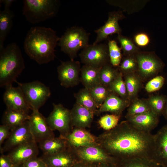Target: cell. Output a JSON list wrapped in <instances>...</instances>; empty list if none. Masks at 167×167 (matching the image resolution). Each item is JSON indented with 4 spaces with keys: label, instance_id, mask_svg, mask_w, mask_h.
Returning a JSON list of instances; mask_svg holds the SVG:
<instances>
[{
    "label": "cell",
    "instance_id": "obj_1",
    "mask_svg": "<svg viewBox=\"0 0 167 167\" xmlns=\"http://www.w3.org/2000/svg\"><path fill=\"white\" fill-rule=\"evenodd\" d=\"M97 140L99 145L117 160L144 158L154 161V135L136 129L126 120L105 131Z\"/></svg>",
    "mask_w": 167,
    "mask_h": 167
},
{
    "label": "cell",
    "instance_id": "obj_2",
    "mask_svg": "<svg viewBox=\"0 0 167 167\" xmlns=\"http://www.w3.org/2000/svg\"><path fill=\"white\" fill-rule=\"evenodd\" d=\"M60 37L51 28L41 26L32 27L25 38L24 47L29 58L41 65L54 60L55 48Z\"/></svg>",
    "mask_w": 167,
    "mask_h": 167
},
{
    "label": "cell",
    "instance_id": "obj_3",
    "mask_svg": "<svg viewBox=\"0 0 167 167\" xmlns=\"http://www.w3.org/2000/svg\"><path fill=\"white\" fill-rule=\"evenodd\" d=\"M24 68L21 50L16 43H10L0 49V87L12 85Z\"/></svg>",
    "mask_w": 167,
    "mask_h": 167
},
{
    "label": "cell",
    "instance_id": "obj_4",
    "mask_svg": "<svg viewBox=\"0 0 167 167\" xmlns=\"http://www.w3.org/2000/svg\"><path fill=\"white\" fill-rule=\"evenodd\" d=\"M23 14L26 20L35 24L55 16L59 7L57 0H24Z\"/></svg>",
    "mask_w": 167,
    "mask_h": 167
},
{
    "label": "cell",
    "instance_id": "obj_5",
    "mask_svg": "<svg viewBox=\"0 0 167 167\" xmlns=\"http://www.w3.org/2000/svg\"><path fill=\"white\" fill-rule=\"evenodd\" d=\"M90 35L82 27L73 26L67 29L60 37L58 45L70 60H74L79 51L89 45Z\"/></svg>",
    "mask_w": 167,
    "mask_h": 167
},
{
    "label": "cell",
    "instance_id": "obj_6",
    "mask_svg": "<svg viewBox=\"0 0 167 167\" xmlns=\"http://www.w3.org/2000/svg\"><path fill=\"white\" fill-rule=\"evenodd\" d=\"M31 109L39 110L50 97L51 92L49 87L38 81L21 83L17 81Z\"/></svg>",
    "mask_w": 167,
    "mask_h": 167
},
{
    "label": "cell",
    "instance_id": "obj_7",
    "mask_svg": "<svg viewBox=\"0 0 167 167\" xmlns=\"http://www.w3.org/2000/svg\"><path fill=\"white\" fill-rule=\"evenodd\" d=\"M79 55L84 65L101 68L110 63L108 45L105 43L89 45L82 50Z\"/></svg>",
    "mask_w": 167,
    "mask_h": 167
},
{
    "label": "cell",
    "instance_id": "obj_8",
    "mask_svg": "<svg viewBox=\"0 0 167 167\" xmlns=\"http://www.w3.org/2000/svg\"><path fill=\"white\" fill-rule=\"evenodd\" d=\"M46 120L48 126L53 131H58L60 135L63 136L73 128L71 110L61 104L53 103V110Z\"/></svg>",
    "mask_w": 167,
    "mask_h": 167
},
{
    "label": "cell",
    "instance_id": "obj_9",
    "mask_svg": "<svg viewBox=\"0 0 167 167\" xmlns=\"http://www.w3.org/2000/svg\"><path fill=\"white\" fill-rule=\"evenodd\" d=\"M135 56L138 65L137 72L142 79L156 75L165 66L164 62L153 52L140 51Z\"/></svg>",
    "mask_w": 167,
    "mask_h": 167
},
{
    "label": "cell",
    "instance_id": "obj_10",
    "mask_svg": "<svg viewBox=\"0 0 167 167\" xmlns=\"http://www.w3.org/2000/svg\"><path fill=\"white\" fill-rule=\"evenodd\" d=\"M79 161L93 165L116 164L117 160L111 156L99 145H91L73 149Z\"/></svg>",
    "mask_w": 167,
    "mask_h": 167
},
{
    "label": "cell",
    "instance_id": "obj_11",
    "mask_svg": "<svg viewBox=\"0 0 167 167\" xmlns=\"http://www.w3.org/2000/svg\"><path fill=\"white\" fill-rule=\"evenodd\" d=\"M28 120L29 129L34 140L37 143L54 137L53 131L48 126L46 118L39 110H33Z\"/></svg>",
    "mask_w": 167,
    "mask_h": 167
},
{
    "label": "cell",
    "instance_id": "obj_12",
    "mask_svg": "<svg viewBox=\"0 0 167 167\" xmlns=\"http://www.w3.org/2000/svg\"><path fill=\"white\" fill-rule=\"evenodd\" d=\"M81 66L79 61L70 60L62 62L57 68L61 85L66 88L77 85L80 81Z\"/></svg>",
    "mask_w": 167,
    "mask_h": 167
},
{
    "label": "cell",
    "instance_id": "obj_13",
    "mask_svg": "<svg viewBox=\"0 0 167 167\" xmlns=\"http://www.w3.org/2000/svg\"><path fill=\"white\" fill-rule=\"evenodd\" d=\"M33 140L28 120L11 130L9 136L4 142L3 145L0 148L1 153H3L5 152L10 151L20 145Z\"/></svg>",
    "mask_w": 167,
    "mask_h": 167
},
{
    "label": "cell",
    "instance_id": "obj_14",
    "mask_svg": "<svg viewBox=\"0 0 167 167\" xmlns=\"http://www.w3.org/2000/svg\"><path fill=\"white\" fill-rule=\"evenodd\" d=\"M125 18L121 11H113L108 14V18L105 24L95 30L96 34V39L93 44H96L106 39L110 35L113 34H121L122 30L118 22Z\"/></svg>",
    "mask_w": 167,
    "mask_h": 167
},
{
    "label": "cell",
    "instance_id": "obj_15",
    "mask_svg": "<svg viewBox=\"0 0 167 167\" xmlns=\"http://www.w3.org/2000/svg\"><path fill=\"white\" fill-rule=\"evenodd\" d=\"M6 88L3 99L7 109L28 113L31 108L19 87L11 85Z\"/></svg>",
    "mask_w": 167,
    "mask_h": 167
},
{
    "label": "cell",
    "instance_id": "obj_16",
    "mask_svg": "<svg viewBox=\"0 0 167 167\" xmlns=\"http://www.w3.org/2000/svg\"><path fill=\"white\" fill-rule=\"evenodd\" d=\"M63 137L66 140L69 147L72 149L99 145L97 137L84 128L73 127Z\"/></svg>",
    "mask_w": 167,
    "mask_h": 167
},
{
    "label": "cell",
    "instance_id": "obj_17",
    "mask_svg": "<svg viewBox=\"0 0 167 167\" xmlns=\"http://www.w3.org/2000/svg\"><path fill=\"white\" fill-rule=\"evenodd\" d=\"M39 148L37 143L33 140L15 148L7 155L14 165H22L27 161L37 157Z\"/></svg>",
    "mask_w": 167,
    "mask_h": 167
},
{
    "label": "cell",
    "instance_id": "obj_18",
    "mask_svg": "<svg viewBox=\"0 0 167 167\" xmlns=\"http://www.w3.org/2000/svg\"><path fill=\"white\" fill-rule=\"evenodd\" d=\"M48 166L71 167L79 161L74 150L70 148L57 153L41 157Z\"/></svg>",
    "mask_w": 167,
    "mask_h": 167
},
{
    "label": "cell",
    "instance_id": "obj_19",
    "mask_svg": "<svg viewBox=\"0 0 167 167\" xmlns=\"http://www.w3.org/2000/svg\"><path fill=\"white\" fill-rule=\"evenodd\" d=\"M159 116L152 111L126 118V120L139 130L151 132L158 124Z\"/></svg>",
    "mask_w": 167,
    "mask_h": 167
},
{
    "label": "cell",
    "instance_id": "obj_20",
    "mask_svg": "<svg viewBox=\"0 0 167 167\" xmlns=\"http://www.w3.org/2000/svg\"><path fill=\"white\" fill-rule=\"evenodd\" d=\"M154 135V161L159 165L167 167V124Z\"/></svg>",
    "mask_w": 167,
    "mask_h": 167
},
{
    "label": "cell",
    "instance_id": "obj_21",
    "mask_svg": "<svg viewBox=\"0 0 167 167\" xmlns=\"http://www.w3.org/2000/svg\"><path fill=\"white\" fill-rule=\"evenodd\" d=\"M71 111L73 127L85 129L90 127L95 115L93 112L76 103Z\"/></svg>",
    "mask_w": 167,
    "mask_h": 167
},
{
    "label": "cell",
    "instance_id": "obj_22",
    "mask_svg": "<svg viewBox=\"0 0 167 167\" xmlns=\"http://www.w3.org/2000/svg\"><path fill=\"white\" fill-rule=\"evenodd\" d=\"M131 102L112 92L98 109L97 115L105 112H109L121 116L122 112L128 107Z\"/></svg>",
    "mask_w": 167,
    "mask_h": 167
},
{
    "label": "cell",
    "instance_id": "obj_23",
    "mask_svg": "<svg viewBox=\"0 0 167 167\" xmlns=\"http://www.w3.org/2000/svg\"><path fill=\"white\" fill-rule=\"evenodd\" d=\"M38 147L42 152L43 155H45L54 154L70 148L66 139L61 135L40 143Z\"/></svg>",
    "mask_w": 167,
    "mask_h": 167
},
{
    "label": "cell",
    "instance_id": "obj_24",
    "mask_svg": "<svg viewBox=\"0 0 167 167\" xmlns=\"http://www.w3.org/2000/svg\"><path fill=\"white\" fill-rule=\"evenodd\" d=\"M101 68L84 65L81 68L80 81L88 89L100 84L99 74Z\"/></svg>",
    "mask_w": 167,
    "mask_h": 167
},
{
    "label": "cell",
    "instance_id": "obj_25",
    "mask_svg": "<svg viewBox=\"0 0 167 167\" xmlns=\"http://www.w3.org/2000/svg\"><path fill=\"white\" fill-rule=\"evenodd\" d=\"M123 75L129 101L131 102L138 98L141 88L142 79L137 72L128 73Z\"/></svg>",
    "mask_w": 167,
    "mask_h": 167
},
{
    "label": "cell",
    "instance_id": "obj_26",
    "mask_svg": "<svg viewBox=\"0 0 167 167\" xmlns=\"http://www.w3.org/2000/svg\"><path fill=\"white\" fill-rule=\"evenodd\" d=\"M28 113L7 109L2 118V124L9 126L11 130L16 127L28 120Z\"/></svg>",
    "mask_w": 167,
    "mask_h": 167
},
{
    "label": "cell",
    "instance_id": "obj_27",
    "mask_svg": "<svg viewBox=\"0 0 167 167\" xmlns=\"http://www.w3.org/2000/svg\"><path fill=\"white\" fill-rule=\"evenodd\" d=\"M13 17L10 9L0 11V49L4 47V41L12 26Z\"/></svg>",
    "mask_w": 167,
    "mask_h": 167
},
{
    "label": "cell",
    "instance_id": "obj_28",
    "mask_svg": "<svg viewBox=\"0 0 167 167\" xmlns=\"http://www.w3.org/2000/svg\"><path fill=\"white\" fill-rule=\"evenodd\" d=\"M74 96L76 103L89 109L97 115L98 108L89 90L84 88L80 89Z\"/></svg>",
    "mask_w": 167,
    "mask_h": 167
},
{
    "label": "cell",
    "instance_id": "obj_29",
    "mask_svg": "<svg viewBox=\"0 0 167 167\" xmlns=\"http://www.w3.org/2000/svg\"><path fill=\"white\" fill-rule=\"evenodd\" d=\"M127 108L125 118L151 111L146 99L137 98L131 102Z\"/></svg>",
    "mask_w": 167,
    "mask_h": 167
},
{
    "label": "cell",
    "instance_id": "obj_30",
    "mask_svg": "<svg viewBox=\"0 0 167 167\" xmlns=\"http://www.w3.org/2000/svg\"><path fill=\"white\" fill-rule=\"evenodd\" d=\"M153 161L144 158H135L117 160L116 167H159Z\"/></svg>",
    "mask_w": 167,
    "mask_h": 167
},
{
    "label": "cell",
    "instance_id": "obj_31",
    "mask_svg": "<svg viewBox=\"0 0 167 167\" xmlns=\"http://www.w3.org/2000/svg\"><path fill=\"white\" fill-rule=\"evenodd\" d=\"M110 63L102 66L100 71V84L108 87L116 78L120 71Z\"/></svg>",
    "mask_w": 167,
    "mask_h": 167
},
{
    "label": "cell",
    "instance_id": "obj_32",
    "mask_svg": "<svg viewBox=\"0 0 167 167\" xmlns=\"http://www.w3.org/2000/svg\"><path fill=\"white\" fill-rule=\"evenodd\" d=\"M89 90L98 109L112 92L108 87L101 84Z\"/></svg>",
    "mask_w": 167,
    "mask_h": 167
},
{
    "label": "cell",
    "instance_id": "obj_33",
    "mask_svg": "<svg viewBox=\"0 0 167 167\" xmlns=\"http://www.w3.org/2000/svg\"><path fill=\"white\" fill-rule=\"evenodd\" d=\"M151 110L160 116L162 113L167 101V97L163 95H152L146 99Z\"/></svg>",
    "mask_w": 167,
    "mask_h": 167
},
{
    "label": "cell",
    "instance_id": "obj_34",
    "mask_svg": "<svg viewBox=\"0 0 167 167\" xmlns=\"http://www.w3.org/2000/svg\"><path fill=\"white\" fill-rule=\"evenodd\" d=\"M108 88L112 92L124 99L128 100L127 92L123 75L120 71L116 78L108 86Z\"/></svg>",
    "mask_w": 167,
    "mask_h": 167
},
{
    "label": "cell",
    "instance_id": "obj_35",
    "mask_svg": "<svg viewBox=\"0 0 167 167\" xmlns=\"http://www.w3.org/2000/svg\"><path fill=\"white\" fill-rule=\"evenodd\" d=\"M108 46L110 63L114 67H118L122 58L121 48L113 40L109 41Z\"/></svg>",
    "mask_w": 167,
    "mask_h": 167
},
{
    "label": "cell",
    "instance_id": "obj_36",
    "mask_svg": "<svg viewBox=\"0 0 167 167\" xmlns=\"http://www.w3.org/2000/svg\"><path fill=\"white\" fill-rule=\"evenodd\" d=\"M117 39L120 44L121 48L125 56L135 55L140 51L130 38L120 34L118 35Z\"/></svg>",
    "mask_w": 167,
    "mask_h": 167
},
{
    "label": "cell",
    "instance_id": "obj_37",
    "mask_svg": "<svg viewBox=\"0 0 167 167\" xmlns=\"http://www.w3.org/2000/svg\"><path fill=\"white\" fill-rule=\"evenodd\" d=\"M119 70L123 75L137 72L138 65L135 55L125 56L122 58L118 66Z\"/></svg>",
    "mask_w": 167,
    "mask_h": 167
},
{
    "label": "cell",
    "instance_id": "obj_38",
    "mask_svg": "<svg viewBox=\"0 0 167 167\" xmlns=\"http://www.w3.org/2000/svg\"><path fill=\"white\" fill-rule=\"evenodd\" d=\"M121 116L113 114H107L101 117L98 121L101 127L105 130H110L117 126Z\"/></svg>",
    "mask_w": 167,
    "mask_h": 167
},
{
    "label": "cell",
    "instance_id": "obj_39",
    "mask_svg": "<svg viewBox=\"0 0 167 167\" xmlns=\"http://www.w3.org/2000/svg\"><path fill=\"white\" fill-rule=\"evenodd\" d=\"M165 82V78L163 76H155L147 82L145 85V89L148 93L157 91L162 88Z\"/></svg>",
    "mask_w": 167,
    "mask_h": 167
},
{
    "label": "cell",
    "instance_id": "obj_40",
    "mask_svg": "<svg viewBox=\"0 0 167 167\" xmlns=\"http://www.w3.org/2000/svg\"><path fill=\"white\" fill-rule=\"evenodd\" d=\"M23 167H47L48 166L41 157H37L31 159L24 162Z\"/></svg>",
    "mask_w": 167,
    "mask_h": 167
},
{
    "label": "cell",
    "instance_id": "obj_41",
    "mask_svg": "<svg viewBox=\"0 0 167 167\" xmlns=\"http://www.w3.org/2000/svg\"><path fill=\"white\" fill-rule=\"evenodd\" d=\"M134 40L136 44L138 46L141 47L146 46L150 42L148 36L144 33L136 34L134 36Z\"/></svg>",
    "mask_w": 167,
    "mask_h": 167
},
{
    "label": "cell",
    "instance_id": "obj_42",
    "mask_svg": "<svg viewBox=\"0 0 167 167\" xmlns=\"http://www.w3.org/2000/svg\"><path fill=\"white\" fill-rule=\"evenodd\" d=\"M11 129L8 126L2 124L0 126V148L3 143L8 138L11 132Z\"/></svg>",
    "mask_w": 167,
    "mask_h": 167
},
{
    "label": "cell",
    "instance_id": "obj_43",
    "mask_svg": "<svg viewBox=\"0 0 167 167\" xmlns=\"http://www.w3.org/2000/svg\"><path fill=\"white\" fill-rule=\"evenodd\" d=\"M13 165L8 155L2 153L0 157V167H12Z\"/></svg>",
    "mask_w": 167,
    "mask_h": 167
},
{
    "label": "cell",
    "instance_id": "obj_44",
    "mask_svg": "<svg viewBox=\"0 0 167 167\" xmlns=\"http://www.w3.org/2000/svg\"><path fill=\"white\" fill-rule=\"evenodd\" d=\"M71 167H92V165L79 161Z\"/></svg>",
    "mask_w": 167,
    "mask_h": 167
},
{
    "label": "cell",
    "instance_id": "obj_45",
    "mask_svg": "<svg viewBox=\"0 0 167 167\" xmlns=\"http://www.w3.org/2000/svg\"><path fill=\"white\" fill-rule=\"evenodd\" d=\"M0 1L4 4L5 9H10L9 8L11 4L15 1L14 0H2Z\"/></svg>",
    "mask_w": 167,
    "mask_h": 167
},
{
    "label": "cell",
    "instance_id": "obj_46",
    "mask_svg": "<svg viewBox=\"0 0 167 167\" xmlns=\"http://www.w3.org/2000/svg\"><path fill=\"white\" fill-rule=\"evenodd\" d=\"M116 164L98 163L92 165V167H116Z\"/></svg>",
    "mask_w": 167,
    "mask_h": 167
},
{
    "label": "cell",
    "instance_id": "obj_47",
    "mask_svg": "<svg viewBox=\"0 0 167 167\" xmlns=\"http://www.w3.org/2000/svg\"><path fill=\"white\" fill-rule=\"evenodd\" d=\"M162 115H163L165 118L167 120V101L165 105Z\"/></svg>",
    "mask_w": 167,
    "mask_h": 167
},
{
    "label": "cell",
    "instance_id": "obj_48",
    "mask_svg": "<svg viewBox=\"0 0 167 167\" xmlns=\"http://www.w3.org/2000/svg\"><path fill=\"white\" fill-rule=\"evenodd\" d=\"M12 167H23L22 165H14Z\"/></svg>",
    "mask_w": 167,
    "mask_h": 167
},
{
    "label": "cell",
    "instance_id": "obj_49",
    "mask_svg": "<svg viewBox=\"0 0 167 167\" xmlns=\"http://www.w3.org/2000/svg\"><path fill=\"white\" fill-rule=\"evenodd\" d=\"M159 167H165V166H164L160 165Z\"/></svg>",
    "mask_w": 167,
    "mask_h": 167
},
{
    "label": "cell",
    "instance_id": "obj_50",
    "mask_svg": "<svg viewBox=\"0 0 167 167\" xmlns=\"http://www.w3.org/2000/svg\"><path fill=\"white\" fill-rule=\"evenodd\" d=\"M47 167H51V166H48Z\"/></svg>",
    "mask_w": 167,
    "mask_h": 167
}]
</instances>
